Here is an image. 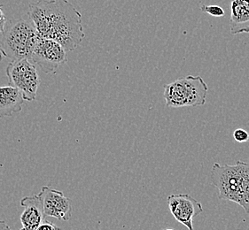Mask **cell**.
<instances>
[{"label":"cell","mask_w":249,"mask_h":230,"mask_svg":"<svg viewBox=\"0 0 249 230\" xmlns=\"http://www.w3.org/2000/svg\"><path fill=\"white\" fill-rule=\"evenodd\" d=\"M29 15L40 36L58 42L67 51L85 38L82 15L69 0H38L30 4Z\"/></svg>","instance_id":"obj_1"},{"label":"cell","mask_w":249,"mask_h":230,"mask_svg":"<svg viewBox=\"0 0 249 230\" xmlns=\"http://www.w3.org/2000/svg\"><path fill=\"white\" fill-rule=\"evenodd\" d=\"M211 181L217 189L220 200L236 203L249 214V162L239 160L234 165L214 163Z\"/></svg>","instance_id":"obj_2"},{"label":"cell","mask_w":249,"mask_h":230,"mask_svg":"<svg viewBox=\"0 0 249 230\" xmlns=\"http://www.w3.org/2000/svg\"><path fill=\"white\" fill-rule=\"evenodd\" d=\"M1 35L0 44L11 61L30 59L40 37L33 23L23 19L6 20Z\"/></svg>","instance_id":"obj_3"},{"label":"cell","mask_w":249,"mask_h":230,"mask_svg":"<svg viewBox=\"0 0 249 230\" xmlns=\"http://www.w3.org/2000/svg\"><path fill=\"white\" fill-rule=\"evenodd\" d=\"M208 92L209 87L199 75L182 77L163 87L166 106L171 108L204 105Z\"/></svg>","instance_id":"obj_4"},{"label":"cell","mask_w":249,"mask_h":230,"mask_svg":"<svg viewBox=\"0 0 249 230\" xmlns=\"http://www.w3.org/2000/svg\"><path fill=\"white\" fill-rule=\"evenodd\" d=\"M6 75L9 85L20 90L24 100H35L40 77L35 64L30 59L11 61L6 67Z\"/></svg>","instance_id":"obj_5"},{"label":"cell","mask_w":249,"mask_h":230,"mask_svg":"<svg viewBox=\"0 0 249 230\" xmlns=\"http://www.w3.org/2000/svg\"><path fill=\"white\" fill-rule=\"evenodd\" d=\"M30 60L39 66L45 74H55L68 61L67 50L58 42L40 36Z\"/></svg>","instance_id":"obj_6"},{"label":"cell","mask_w":249,"mask_h":230,"mask_svg":"<svg viewBox=\"0 0 249 230\" xmlns=\"http://www.w3.org/2000/svg\"><path fill=\"white\" fill-rule=\"evenodd\" d=\"M170 214L188 230L194 229V219L203 212L201 203L188 194H174L167 198Z\"/></svg>","instance_id":"obj_7"},{"label":"cell","mask_w":249,"mask_h":230,"mask_svg":"<svg viewBox=\"0 0 249 230\" xmlns=\"http://www.w3.org/2000/svg\"><path fill=\"white\" fill-rule=\"evenodd\" d=\"M38 197L42 203L45 217L69 221L72 217V201L64 196L62 191L44 186Z\"/></svg>","instance_id":"obj_8"},{"label":"cell","mask_w":249,"mask_h":230,"mask_svg":"<svg viewBox=\"0 0 249 230\" xmlns=\"http://www.w3.org/2000/svg\"><path fill=\"white\" fill-rule=\"evenodd\" d=\"M20 205L24 208L20 215L22 230H36L45 220L42 203L38 196L25 197L20 200Z\"/></svg>","instance_id":"obj_9"},{"label":"cell","mask_w":249,"mask_h":230,"mask_svg":"<svg viewBox=\"0 0 249 230\" xmlns=\"http://www.w3.org/2000/svg\"><path fill=\"white\" fill-rule=\"evenodd\" d=\"M20 90L14 86L0 87V119L20 114L24 104Z\"/></svg>","instance_id":"obj_10"},{"label":"cell","mask_w":249,"mask_h":230,"mask_svg":"<svg viewBox=\"0 0 249 230\" xmlns=\"http://www.w3.org/2000/svg\"><path fill=\"white\" fill-rule=\"evenodd\" d=\"M230 31L232 35L249 33V0H232Z\"/></svg>","instance_id":"obj_11"},{"label":"cell","mask_w":249,"mask_h":230,"mask_svg":"<svg viewBox=\"0 0 249 230\" xmlns=\"http://www.w3.org/2000/svg\"><path fill=\"white\" fill-rule=\"evenodd\" d=\"M199 9L205 14H209V15L213 16V17H224L225 15L223 7H221L220 5H200Z\"/></svg>","instance_id":"obj_12"},{"label":"cell","mask_w":249,"mask_h":230,"mask_svg":"<svg viewBox=\"0 0 249 230\" xmlns=\"http://www.w3.org/2000/svg\"><path fill=\"white\" fill-rule=\"evenodd\" d=\"M233 138L238 143H245L249 140V134L243 129H237L233 132Z\"/></svg>","instance_id":"obj_13"},{"label":"cell","mask_w":249,"mask_h":230,"mask_svg":"<svg viewBox=\"0 0 249 230\" xmlns=\"http://www.w3.org/2000/svg\"><path fill=\"white\" fill-rule=\"evenodd\" d=\"M36 230H60V229L49 220H45Z\"/></svg>","instance_id":"obj_14"},{"label":"cell","mask_w":249,"mask_h":230,"mask_svg":"<svg viewBox=\"0 0 249 230\" xmlns=\"http://www.w3.org/2000/svg\"><path fill=\"white\" fill-rule=\"evenodd\" d=\"M2 7H3V5H0V34L3 32L5 22H6V18H5V15L3 13Z\"/></svg>","instance_id":"obj_15"},{"label":"cell","mask_w":249,"mask_h":230,"mask_svg":"<svg viewBox=\"0 0 249 230\" xmlns=\"http://www.w3.org/2000/svg\"><path fill=\"white\" fill-rule=\"evenodd\" d=\"M0 230H14L11 229L9 226L6 224L5 220H0Z\"/></svg>","instance_id":"obj_16"},{"label":"cell","mask_w":249,"mask_h":230,"mask_svg":"<svg viewBox=\"0 0 249 230\" xmlns=\"http://www.w3.org/2000/svg\"><path fill=\"white\" fill-rule=\"evenodd\" d=\"M4 58H5V51L3 50L2 46H1V44H0V61H2Z\"/></svg>","instance_id":"obj_17"},{"label":"cell","mask_w":249,"mask_h":230,"mask_svg":"<svg viewBox=\"0 0 249 230\" xmlns=\"http://www.w3.org/2000/svg\"><path fill=\"white\" fill-rule=\"evenodd\" d=\"M172 230V229H167V230Z\"/></svg>","instance_id":"obj_18"}]
</instances>
